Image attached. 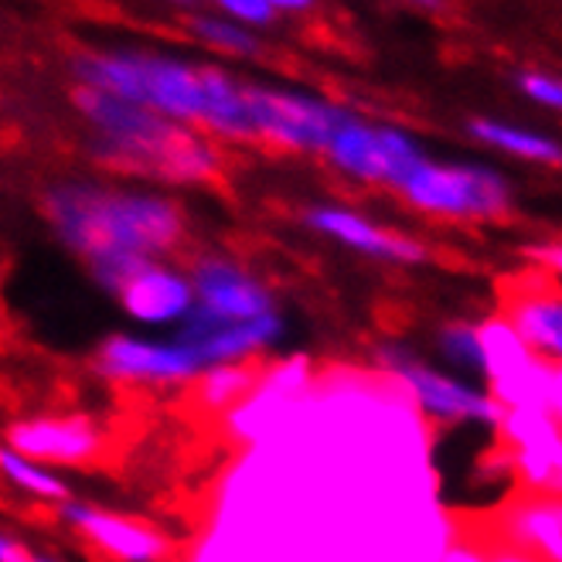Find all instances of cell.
Listing matches in <instances>:
<instances>
[{
	"mask_svg": "<svg viewBox=\"0 0 562 562\" xmlns=\"http://www.w3.org/2000/svg\"><path fill=\"white\" fill-rule=\"evenodd\" d=\"M95 372L116 385H191L205 369L198 366L188 345L171 330L147 335V330H116L95 348Z\"/></svg>",
	"mask_w": 562,
	"mask_h": 562,
	"instance_id": "obj_7",
	"label": "cell"
},
{
	"mask_svg": "<svg viewBox=\"0 0 562 562\" xmlns=\"http://www.w3.org/2000/svg\"><path fill=\"white\" fill-rule=\"evenodd\" d=\"M137 106L178 126L198 123L202 113V69L175 55L140 52L137 61Z\"/></svg>",
	"mask_w": 562,
	"mask_h": 562,
	"instance_id": "obj_13",
	"label": "cell"
},
{
	"mask_svg": "<svg viewBox=\"0 0 562 562\" xmlns=\"http://www.w3.org/2000/svg\"><path fill=\"white\" fill-rule=\"evenodd\" d=\"M168 4H178V8H191V4H198V0H168Z\"/></svg>",
	"mask_w": 562,
	"mask_h": 562,
	"instance_id": "obj_32",
	"label": "cell"
},
{
	"mask_svg": "<svg viewBox=\"0 0 562 562\" xmlns=\"http://www.w3.org/2000/svg\"><path fill=\"white\" fill-rule=\"evenodd\" d=\"M76 106L95 134L89 144L92 157L116 171L175 184H198L218 175V150L212 140L150 113L147 106L82 86L76 92Z\"/></svg>",
	"mask_w": 562,
	"mask_h": 562,
	"instance_id": "obj_2",
	"label": "cell"
},
{
	"mask_svg": "<svg viewBox=\"0 0 562 562\" xmlns=\"http://www.w3.org/2000/svg\"><path fill=\"white\" fill-rule=\"evenodd\" d=\"M267 4H270L273 14H280V11L296 14V11H311V8H314V0H267Z\"/></svg>",
	"mask_w": 562,
	"mask_h": 562,
	"instance_id": "obj_28",
	"label": "cell"
},
{
	"mask_svg": "<svg viewBox=\"0 0 562 562\" xmlns=\"http://www.w3.org/2000/svg\"><path fill=\"white\" fill-rule=\"evenodd\" d=\"M423 215L450 222H487L512 209L508 178L477 160H434L423 157L395 188Z\"/></svg>",
	"mask_w": 562,
	"mask_h": 562,
	"instance_id": "obj_3",
	"label": "cell"
},
{
	"mask_svg": "<svg viewBox=\"0 0 562 562\" xmlns=\"http://www.w3.org/2000/svg\"><path fill=\"white\" fill-rule=\"evenodd\" d=\"M525 256L532 259V262H539V267H549L552 277H559V270H562V249H559V239H552L549 246H528Z\"/></svg>",
	"mask_w": 562,
	"mask_h": 562,
	"instance_id": "obj_26",
	"label": "cell"
},
{
	"mask_svg": "<svg viewBox=\"0 0 562 562\" xmlns=\"http://www.w3.org/2000/svg\"><path fill=\"white\" fill-rule=\"evenodd\" d=\"M498 546L536 562H562V498L521 491L498 515Z\"/></svg>",
	"mask_w": 562,
	"mask_h": 562,
	"instance_id": "obj_14",
	"label": "cell"
},
{
	"mask_svg": "<svg viewBox=\"0 0 562 562\" xmlns=\"http://www.w3.org/2000/svg\"><path fill=\"white\" fill-rule=\"evenodd\" d=\"M58 518L72 532H79L95 552H103L116 562H160L171 555V539L160 528L137 518H126L72 498L58 502Z\"/></svg>",
	"mask_w": 562,
	"mask_h": 562,
	"instance_id": "obj_11",
	"label": "cell"
},
{
	"mask_svg": "<svg viewBox=\"0 0 562 562\" xmlns=\"http://www.w3.org/2000/svg\"><path fill=\"white\" fill-rule=\"evenodd\" d=\"M198 126L222 140H256L246 86L222 69H202V113Z\"/></svg>",
	"mask_w": 562,
	"mask_h": 562,
	"instance_id": "obj_17",
	"label": "cell"
},
{
	"mask_svg": "<svg viewBox=\"0 0 562 562\" xmlns=\"http://www.w3.org/2000/svg\"><path fill=\"white\" fill-rule=\"evenodd\" d=\"M11 450L45 468H86L103 457V426L89 416H31L8 426Z\"/></svg>",
	"mask_w": 562,
	"mask_h": 562,
	"instance_id": "obj_9",
	"label": "cell"
},
{
	"mask_svg": "<svg viewBox=\"0 0 562 562\" xmlns=\"http://www.w3.org/2000/svg\"><path fill=\"white\" fill-rule=\"evenodd\" d=\"M191 35L215 48V52H228V55H252L259 48V35L246 24H236L222 14H202L191 21Z\"/></svg>",
	"mask_w": 562,
	"mask_h": 562,
	"instance_id": "obj_22",
	"label": "cell"
},
{
	"mask_svg": "<svg viewBox=\"0 0 562 562\" xmlns=\"http://www.w3.org/2000/svg\"><path fill=\"white\" fill-rule=\"evenodd\" d=\"M440 562H491V549H484L477 542H453V546H447Z\"/></svg>",
	"mask_w": 562,
	"mask_h": 562,
	"instance_id": "obj_25",
	"label": "cell"
},
{
	"mask_svg": "<svg viewBox=\"0 0 562 562\" xmlns=\"http://www.w3.org/2000/svg\"><path fill=\"white\" fill-rule=\"evenodd\" d=\"M0 481L18 487L21 494H31L38 502H65L72 498L69 484L55 468H45L38 460H27L24 453L11 450L8 443H0Z\"/></svg>",
	"mask_w": 562,
	"mask_h": 562,
	"instance_id": "obj_20",
	"label": "cell"
},
{
	"mask_svg": "<svg viewBox=\"0 0 562 562\" xmlns=\"http://www.w3.org/2000/svg\"><path fill=\"white\" fill-rule=\"evenodd\" d=\"M304 225L358 256L395 262V267H419V262H426L423 243L395 233V228H385L348 205H311L304 212Z\"/></svg>",
	"mask_w": 562,
	"mask_h": 562,
	"instance_id": "obj_12",
	"label": "cell"
},
{
	"mask_svg": "<svg viewBox=\"0 0 562 562\" xmlns=\"http://www.w3.org/2000/svg\"><path fill=\"white\" fill-rule=\"evenodd\" d=\"M120 311L147 335L175 330L194 307V290L188 270L171 267L168 259H150L130 277L113 296Z\"/></svg>",
	"mask_w": 562,
	"mask_h": 562,
	"instance_id": "obj_10",
	"label": "cell"
},
{
	"mask_svg": "<svg viewBox=\"0 0 562 562\" xmlns=\"http://www.w3.org/2000/svg\"><path fill=\"white\" fill-rule=\"evenodd\" d=\"M409 4H419V8H437L440 0H409Z\"/></svg>",
	"mask_w": 562,
	"mask_h": 562,
	"instance_id": "obj_31",
	"label": "cell"
},
{
	"mask_svg": "<svg viewBox=\"0 0 562 562\" xmlns=\"http://www.w3.org/2000/svg\"><path fill=\"white\" fill-rule=\"evenodd\" d=\"M27 562H58V559H55V555H45V552H31Z\"/></svg>",
	"mask_w": 562,
	"mask_h": 562,
	"instance_id": "obj_30",
	"label": "cell"
},
{
	"mask_svg": "<svg viewBox=\"0 0 562 562\" xmlns=\"http://www.w3.org/2000/svg\"><path fill=\"white\" fill-rule=\"evenodd\" d=\"M252 137L283 150L324 154L335 130L351 116L345 106L330 103L314 92L273 89V86H246Z\"/></svg>",
	"mask_w": 562,
	"mask_h": 562,
	"instance_id": "obj_5",
	"label": "cell"
},
{
	"mask_svg": "<svg viewBox=\"0 0 562 562\" xmlns=\"http://www.w3.org/2000/svg\"><path fill=\"white\" fill-rule=\"evenodd\" d=\"M434 348H437L443 366L450 372H457V379L484 385V348H481L477 324H468V321L443 324L434 338Z\"/></svg>",
	"mask_w": 562,
	"mask_h": 562,
	"instance_id": "obj_21",
	"label": "cell"
},
{
	"mask_svg": "<svg viewBox=\"0 0 562 562\" xmlns=\"http://www.w3.org/2000/svg\"><path fill=\"white\" fill-rule=\"evenodd\" d=\"M45 218L55 239L86 267L120 256L168 259L188 233L184 212L168 194L95 181L48 188Z\"/></svg>",
	"mask_w": 562,
	"mask_h": 562,
	"instance_id": "obj_1",
	"label": "cell"
},
{
	"mask_svg": "<svg viewBox=\"0 0 562 562\" xmlns=\"http://www.w3.org/2000/svg\"><path fill=\"white\" fill-rule=\"evenodd\" d=\"M471 137L502 150L508 157H518V160H532V164H555L562 160V147L555 137L549 134H539V130H528V126H515V123H505V120H474L471 123Z\"/></svg>",
	"mask_w": 562,
	"mask_h": 562,
	"instance_id": "obj_19",
	"label": "cell"
},
{
	"mask_svg": "<svg viewBox=\"0 0 562 562\" xmlns=\"http://www.w3.org/2000/svg\"><path fill=\"white\" fill-rule=\"evenodd\" d=\"M491 562H536L532 555H521V552H515V549H505V546H498L491 552Z\"/></svg>",
	"mask_w": 562,
	"mask_h": 562,
	"instance_id": "obj_29",
	"label": "cell"
},
{
	"mask_svg": "<svg viewBox=\"0 0 562 562\" xmlns=\"http://www.w3.org/2000/svg\"><path fill=\"white\" fill-rule=\"evenodd\" d=\"M521 92L532 99V103L546 106V110H559L562 106V86L555 76H546V72H525L518 79Z\"/></svg>",
	"mask_w": 562,
	"mask_h": 562,
	"instance_id": "obj_24",
	"label": "cell"
},
{
	"mask_svg": "<svg viewBox=\"0 0 562 562\" xmlns=\"http://www.w3.org/2000/svg\"><path fill=\"white\" fill-rule=\"evenodd\" d=\"M379 369L400 382L423 416L434 423H457V426H487L494 429L502 419V406L491 400L487 389L468 379L443 372L434 361H426L419 351L406 345H382L375 351Z\"/></svg>",
	"mask_w": 562,
	"mask_h": 562,
	"instance_id": "obj_4",
	"label": "cell"
},
{
	"mask_svg": "<svg viewBox=\"0 0 562 562\" xmlns=\"http://www.w3.org/2000/svg\"><path fill=\"white\" fill-rule=\"evenodd\" d=\"M27 559H31V549L27 546H21L8 532H0V562H27Z\"/></svg>",
	"mask_w": 562,
	"mask_h": 562,
	"instance_id": "obj_27",
	"label": "cell"
},
{
	"mask_svg": "<svg viewBox=\"0 0 562 562\" xmlns=\"http://www.w3.org/2000/svg\"><path fill=\"white\" fill-rule=\"evenodd\" d=\"M262 372L256 361H228V366H212L194 379V400L209 413H236L246 406L249 395L259 389Z\"/></svg>",
	"mask_w": 562,
	"mask_h": 562,
	"instance_id": "obj_18",
	"label": "cell"
},
{
	"mask_svg": "<svg viewBox=\"0 0 562 562\" xmlns=\"http://www.w3.org/2000/svg\"><path fill=\"white\" fill-rule=\"evenodd\" d=\"M512 474L528 494H552L562 498V423H542L515 447H505Z\"/></svg>",
	"mask_w": 562,
	"mask_h": 562,
	"instance_id": "obj_16",
	"label": "cell"
},
{
	"mask_svg": "<svg viewBox=\"0 0 562 562\" xmlns=\"http://www.w3.org/2000/svg\"><path fill=\"white\" fill-rule=\"evenodd\" d=\"M212 4L218 8L222 18L236 21V24H246V27H267L277 14L270 11L267 0H212Z\"/></svg>",
	"mask_w": 562,
	"mask_h": 562,
	"instance_id": "obj_23",
	"label": "cell"
},
{
	"mask_svg": "<svg viewBox=\"0 0 562 562\" xmlns=\"http://www.w3.org/2000/svg\"><path fill=\"white\" fill-rule=\"evenodd\" d=\"M324 157L330 168L341 171L351 181L400 188L403 178L426 154H423L419 140L403 126L348 116L335 130V137L327 140Z\"/></svg>",
	"mask_w": 562,
	"mask_h": 562,
	"instance_id": "obj_6",
	"label": "cell"
},
{
	"mask_svg": "<svg viewBox=\"0 0 562 562\" xmlns=\"http://www.w3.org/2000/svg\"><path fill=\"white\" fill-rule=\"evenodd\" d=\"M194 290V314L209 324H249L280 314L277 296L256 273L228 256H198L188 270Z\"/></svg>",
	"mask_w": 562,
	"mask_h": 562,
	"instance_id": "obj_8",
	"label": "cell"
},
{
	"mask_svg": "<svg viewBox=\"0 0 562 562\" xmlns=\"http://www.w3.org/2000/svg\"><path fill=\"white\" fill-rule=\"evenodd\" d=\"M502 317L515 330V338L536 358L562 361V296L555 280L549 286L542 280L528 290H518L505 304Z\"/></svg>",
	"mask_w": 562,
	"mask_h": 562,
	"instance_id": "obj_15",
	"label": "cell"
}]
</instances>
